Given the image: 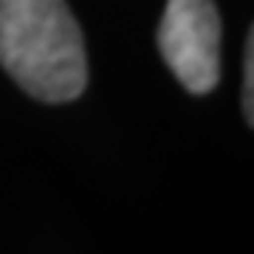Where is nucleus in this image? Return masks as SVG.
I'll return each instance as SVG.
<instances>
[{
  "label": "nucleus",
  "instance_id": "obj_3",
  "mask_svg": "<svg viewBox=\"0 0 254 254\" xmlns=\"http://www.w3.org/2000/svg\"><path fill=\"white\" fill-rule=\"evenodd\" d=\"M243 113L249 125H254V26L246 40V60H243Z\"/></svg>",
  "mask_w": 254,
  "mask_h": 254
},
{
  "label": "nucleus",
  "instance_id": "obj_2",
  "mask_svg": "<svg viewBox=\"0 0 254 254\" xmlns=\"http://www.w3.org/2000/svg\"><path fill=\"white\" fill-rule=\"evenodd\" d=\"M158 48L187 91L209 93L220 79V17L215 3L167 0Z\"/></svg>",
  "mask_w": 254,
  "mask_h": 254
},
{
  "label": "nucleus",
  "instance_id": "obj_1",
  "mask_svg": "<svg viewBox=\"0 0 254 254\" xmlns=\"http://www.w3.org/2000/svg\"><path fill=\"white\" fill-rule=\"evenodd\" d=\"M0 65L40 102H71L88 85L82 31L65 0H0Z\"/></svg>",
  "mask_w": 254,
  "mask_h": 254
}]
</instances>
